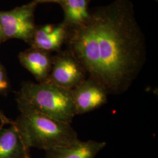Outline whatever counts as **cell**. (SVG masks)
<instances>
[{"label":"cell","instance_id":"12","mask_svg":"<svg viewBox=\"0 0 158 158\" xmlns=\"http://www.w3.org/2000/svg\"><path fill=\"white\" fill-rule=\"evenodd\" d=\"M10 84L6 74V70L0 63V93L6 94L9 91Z\"/></svg>","mask_w":158,"mask_h":158},{"label":"cell","instance_id":"5","mask_svg":"<svg viewBox=\"0 0 158 158\" xmlns=\"http://www.w3.org/2000/svg\"><path fill=\"white\" fill-rule=\"evenodd\" d=\"M85 68L68 49L53 56L48 80L64 89L72 90L86 79Z\"/></svg>","mask_w":158,"mask_h":158},{"label":"cell","instance_id":"4","mask_svg":"<svg viewBox=\"0 0 158 158\" xmlns=\"http://www.w3.org/2000/svg\"><path fill=\"white\" fill-rule=\"evenodd\" d=\"M37 4L32 1L27 4L9 11H0L4 40L8 39L23 40L30 44L36 27L34 13Z\"/></svg>","mask_w":158,"mask_h":158},{"label":"cell","instance_id":"11","mask_svg":"<svg viewBox=\"0 0 158 158\" xmlns=\"http://www.w3.org/2000/svg\"><path fill=\"white\" fill-rule=\"evenodd\" d=\"M91 0H63L60 4L64 12V20L69 29L82 23L89 15Z\"/></svg>","mask_w":158,"mask_h":158},{"label":"cell","instance_id":"8","mask_svg":"<svg viewBox=\"0 0 158 158\" xmlns=\"http://www.w3.org/2000/svg\"><path fill=\"white\" fill-rule=\"evenodd\" d=\"M18 57L23 67L34 76L38 83L48 80L53 60L51 53L31 48L21 52Z\"/></svg>","mask_w":158,"mask_h":158},{"label":"cell","instance_id":"2","mask_svg":"<svg viewBox=\"0 0 158 158\" xmlns=\"http://www.w3.org/2000/svg\"><path fill=\"white\" fill-rule=\"evenodd\" d=\"M20 115L14 121L29 148L48 151L80 141L71 124L53 118L35 110L18 107Z\"/></svg>","mask_w":158,"mask_h":158},{"label":"cell","instance_id":"13","mask_svg":"<svg viewBox=\"0 0 158 158\" xmlns=\"http://www.w3.org/2000/svg\"><path fill=\"white\" fill-rule=\"evenodd\" d=\"M0 121L1 123V125H6L12 124L14 121H12L10 119L8 118L6 115L0 111Z\"/></svg>","mask_w":158,"mask_h":158},{"label":"cell","instance_id":"16","mask_svg":"<svg viewBox=\"0 0 158 158\" xmlns=\"http://www.w3.org/2000/svg\"><path fill=\"white\" fill-rule=\"evenodd\" d=\"M155 1H158V0H155Z\"/></svg>","mask_w":158,"mask_h":158},{"label":"cell","instance_id":"6","mask_svg":"<svg viewBox=\"0 0 158 158\" xmlns=\"http://www.w3.org/2000/svg\"><path fill=\"white\" fill-rule=\"evenodd\" d=\"M76 115L91 112L105 105L107 91L99 82L89 77L72 90Z\"/></svg>","mask_w":158,"mask_h":158},{"label":"cell","instance_id":"14","mask_svg":"<svg viewBox=\"0 0 158 158\" xmlns=\"http://www.w3.org/2000/svg\"><path fill=\"white\" fill-rule=\"evenodd\" d=\"M34 2L38 5L41 3H46V2H55L60 4L63 1V0H34Z\"/></svg>","mask_w":158,"mask_h":158},{"label":"cell","instance_id":"3","mask_svg":"<svg viewBox=\"0 0 158 158\" xmlns=\"http://www.w3.org/2000/svg\"><path fill=\"white\" fill-rule=\"evenodd\" d=\"M16 100L18 107L30 108L70 124L76 115L71 90L49 80L37 83L24 82Z\"/></svg>","mask_w":158,"mask_h":158},{"label":"cell","instance_id":"7","mask_svg":"<svg viewBox=\"0 0 158 158\" xmlns=\"http://www.w3.org/2000/svg\"><path fill=\"white\" fill-rule=\"evenodd\" d=\"M69 32V28L63 22L56 25L47 24L36 27L30 42L31 48L49 53L59 52L66 44Z\"/></svg>","mask_w":158,"mask_h":158},{"label":"cell","instance_id":"9","mask_svg":"<svg viewBox=\"0 0 158 158\" xmlns=\"http://www.w3.org/2000/svg\"><path fill=\"white\" fill-rule=\"evenodd\" d=\"M0 126V158H27L30 148L14 121L9 128Z\"/></svg>","mask_w":158,"mask_h":158},{"label":"cell","instance_id":"17","mask_svg":"<svg viewBox=\"0 0 158 158\" xmlns=\"http://www.w3.org/2000/svg\"><path fill=\"white\" fill-rule=\"evenodd\" d=\"M27 158H30V156H29V157H28Z\"/></svg>","mask_w":158,"mask_h":158},{"label":"cell","instance_id":"1","mask_svg":"<svg viewBox=\"0 0 158 158\" xmlns=\"http://www.w3.org/2000/svg\"><path fill=\"white\" fill-rule=\"evenodd\" d=\"M66 45L108 94L127 90L147 59L145 37L131 0L90 10L85 21L69 29Z\"/></svg>","mask_w":158,"mask_h":158},{"label":"cell","instance_id":"15","mask_svg":"<svg viewBox=\"0 0 158 158\" xmlns=\"http://www.w3.org/2000/svg\"><path fill=\"white\" fill-rule=\"evenodd\" d=\"M4 40V36H3V32H2V29L1 25L0 24V44L1 43L2 41Z\"/></svg>","mask_w":158,"mask_h":158},{"label":"cell","instance_id":"10","mask_svg":"<svg viewBox=\"0 0 158 158\" xmlns=\"http://www.w3.org/2000/svg\"><path fill=\"white\" fill-rule=\"evenodd\" d=\"M106 145L105 142L79 141L69 146L46 151V158H95Z\"/></svg>","mask_w":158,"mask_h":158}]
</instances>
